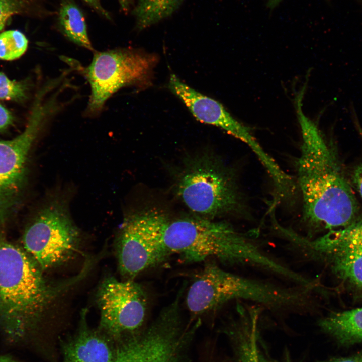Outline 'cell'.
Segmentation results:
<instances>
[{"instance_id":"obj_5","label":"cell","mask_w":362,"mask_h":362,"mask_svg":"<svg viewBox=\"0 0 362 362\" xmlns=\"http://www.w3.org/2000/svg\"><path fill=\"white\" fill-rule=\"evenodd\" d=\"M279 236L302 257L325 265L344 284L362 289V217L316 238L284 226Z\"/></svg>"},{"instance_id":"obj_18","label":"cell","mask_w":362,"mask_h":362,"mask_svg":"<svg viewBox=\"0 0 362 362\" xmlns=\"http://www.w3.org/2000/svg\"><path fill=\"white\" fill-rule=\"evenodd\" d=\"M28 40L18 30H8L0 33V59L14 60L26 52Z\"/></svg>"},{"instance_id":"obj_26","label":"cell","mask_w":362,"mask_h":362,"mask_svg":"<svg viewBox=\"0 0 362 362\" xmlns=\"http://www.w3.org/2000/svg\"><path fill=\"white\" fill-rule=\"evenodd\" d=\"M283 0H267L266 3L267 7L273 10L277 7Z\"/></svg>"},{"instance_id":"obj_21","label":"cell","mask_w":362,"mask_h":362,"mask_svg":"<svg viewBox=\"0 0 362 362\" xmlns=\"http://www.w3.org/2000/svg\"><path fill=\"white\" fill-rule=\"evenodd\" d=\"M13 120L12 113L0 104V132L8 129L13 124Z\"/></svg>"},{"instance_id":"obj_12","label":"cell","mask_w":362,"mask_h":362,"mask_svg":"<svg viewBox=\"0 0 362 362\" xmlns=\"http://www.w3.org/2000/svg\"><path fill=\"white\" fill-rule=\"evenodd\" d=\"M97 300L100 330L116 341L140 331L147 307L146 294L140 284L107 277L98 289Z\"/></svg>"},{"instance_id":"obj_15","label":"cell","mask_w":362,"mask_h":362,"mask_svg":"<svg viewBox=\"0 0 362 362\" xmlns=\"http://www.w3.org/2000/svg\"><path fill=\"white\" fill-rule=\"evenodd\" d=\"M319 326L342 344L362 341V307L333 312L321 319Z\"/></svg>"},{"instance_id":"obj_1","label":"cell","mask_w":362,"mask_h":362,"mask_svg":"<svg viewBox=\"0 0 362 362\" xmlns=\"http://www.w3.org/2000/svg\"><path fill=\"white\" fill-rule=\"evenodd\" d=\"M166 248L185 263L213 258L226 265L251 268L277 276L284 264L257 241L229 223L198 216L168 220L164 231Z\"/></svg>"},{"instance_id":"obj_14","label":"cell","mask_w":362,"mask_h":362,"mask_svg":"<svg viewBox=\"0 0 362 362\" xmlns=\"http://www.w3.org/2000/svg\"><path fill=\"white\" fill-rule=\"evenodd\" d=\"M86 314L83 310L76 332L60 342L62 362H116L117 341L87 326Z\"/></svg>"},{"instance_id":"obj_8","label":"cell","mask_w":362,"mask_h":362,"mask_svg":"<svg viewBox=\"0 0 362 362\" xmlns=\"http://www.w3.org/2000/svg\"><path fill=\"white\" fill-rule=\"evenodd\" d=\"M157 61L155 55L133 48L96 52L81 71L90 87L85 115H98L107 101L123 87L149 84Z\"/></svg>"},{"instance_id":"obj_4","label":"cell","mask_w":362,"mask_h":362,"mask_svg":"<svg viewBox=\"0 0 362 362\" xmlns=\"http://www.w3.org/2000/svg\"><path fill=\"white\" fill-rule=\"evenodd\" d=\"M291 299L288 286L234 274L210 262L196 275L187 291L186 303L191 313L198 315L232 301L249 302L265 310L282 311Z\"/></svg>"},{"instance_id":"obj_16","label":"cell","mask_w":362,"mask_h":362,"mask_svg":"<svg viewBox=\"0 0 362 362\" xmlns=\"http://www.w3.org/2000/svg\"><path fill=\"white\" fill-rule=\"evenodd\" d=\"M57 15L58 28L68 40L88 50L94 51L83 14L72 0H62Z\"/></svg>"},{"instance_id":"obj_25","label":"cell","mask_w":362,"mask_h":362,"mask_svg":"<svg viewBox=\"0 0 362 362\" xmlns=\"http://www.w3.org/2000/svg\"><path fill=\"white\" fill-rule=\"evenodd\" d=\"M121 10L125 13L128 12L131 6L133 0H118Z\"/></svg>"},{"instance_id":"obj_23","label":"cell","mask_w":362,"mask_h":362,"mask_svg":"<svg viewBox=\"0 0 362 362\" xmlns=\"http://www.w3.org/2000/svg\"><path fill=\"white\" fill-rule=\"evenodd\" d=\"M92 8L100 15L108 19H111V16L104 7L102 6L100 0H83Z\"/></svg>"},{"instance_id":"obj_13","label":"cell","mask_w":362,"mask_h":362,"mask_svg":"<svg viewBox=\"0 0 362 362\" xmlns=\"http://www.w3.org/2000/svg\"><path fill=\"white\" fill-rule=\"evenodd\" d=\"M168 88L197 120L218 127L243 141L255 153L269 176L279 175L281 168L258 143L250 129L236 120L221 103L192 88L174 74L170 75Z\"/></svg>"},{"instance_id":"obj_9","label":"cell","mask_w":362,"mask_h":362,"mask_svg":"<svg viewBox=\"0 0 362 362\" xmlns=\"http://www.w3.org/2000/svg\"><path fill=\"white\" fill-rule=\"evenodd\" d=\"M168 218L157 209H145L124 219L116 243L118 267L126 280L158 265L170 255L164 235Z\"/></svg>"},{"instance_id":"obj_24","label":"cell","mask_w":362,"mask_h":362,"mask_svg":"<svg viewBox=\"0 0 362 362\" xmlns=\"http://www.w3.org/2000/svg\"><path fill=\"white\" fill-rule=\"evenodd\" d=\"M325 362H362V353L349 357L333 359Z\"/></svg>"},{"instance_id":"obj_2","label":"cell","mask_w":362,"mask_h":362,"mask_svg":"<svg viewBox=\"0 0 362 362\" xmlns=\"http://www.w3.org/2000/svg\"><path fill=\"white\" fill-rule=\"evenodd\" d=\"M40 269L0 234V330L10 342L29 336L53 299L69 286L50 285Z\"/></svg>"},{"instance_id":"obj_6","label":"cell","mask_w":362,"mask_h":362,"mask_svg":"<svg viewBox=\"0 0 362 362\" xmlns=\"http://www.w3.org/2000/svg\"><path fill=\"white\" fill-rule=\"evenodd\" d=\"M184 204L196 216L212 219L236 209L239 197L230 173L213 156L203 154L186 161L176 183Z\"/></svg>"},{"instance_id":"obj_27","label":"cell","mask_w":362,"mask_h":362,"mask_svg":"<svg viewBox=\"0 0 362 362\" xmlns=\"http://www.w3.org/2000/svg\"><path fill=\"white\" fill-rule=\"evenodd\" d=\"M0 362H18L13 358L8 355H0Z\"/></svg>"},{"instance_id":"obj_17","label":"cell","mask_w":362,"mask_h":362,"mask_svg":"<svg viewBox=\"0 0 362 362\" xmlns=\"http://www.w3.org/2000/svg\"><path fill=\"white\" fill-rule=\"evenodd\" d=\"M185 0H138L132 11L137 30L142 31L171 16Z\"/></svg>"},{"instance_id":"obj_11","label":"cell","mask_w":362,"mask_h":362,"mask_svg":"<svg viewBox=\"0 0 362 362\" xmlns=\"http://www.w3.org/2000/svg\"><path fill=\"white\" fill-rule=\"evenodd\" d=\"M56 113L51 101L37 97L24 131L12 139L0 140V228L20 201L32 145L46 121Z\"/></svg>"},{"instance_id":"obj_19","label":"cell","mask_w":362,"mask_h":362,"mask_svg":"<svg viewBox=\"0 0 362 362\" xmlns=\"http://www.w3.org/2000/svg\"><path fill=\"white\" fill-rule=\"evenodd\" d=\"M29 86L28 80H11L0 72V100L23 101L27 98Z\"/></svg>"},{"instance_id":"obj_22","label":"cell","mask_w":362,"mask_h":362,"mask_svg":"<svg viewBox=\"0 0 362 362\" xmlns=\"http://www.w3.org/2000/svg\"><path fill=\"white\" fill-rule=\"evenodd\" d=\"M351 180L353 186L362 199V163L353 170Z\"/></svg>"},{"instance_id":"obj_7","label":"cell","mask_w":362,"mask_h":362,"mask_svg":"<svg viewBox=\"0 0 362 362\" xmlns=\"http://www.w3.org/2000/svg\"><path fill=\"white\" fill-rule=\"evenodd\" d=\"M179 294L143 331L117 341L116 362H183L200 322L184 326Z\"/></svg>"},{"instance_id":"obj_10","label":"cell","mask_w":362,"mask_h":362,"mask_svg":"<svg viewBox=\"0 0 362 362\" xmlns=\"http://www.w3.org/2000/svg\"><path fill=\"white\" fill-rule=\"evenodd\" d=\"M80 240L78 229L67 206L51 200L26 229L23 243L26 252L41 269L62 264L75 255Z\"/></svg>"},{"instance_id":"obj_20","label":"cell","mask_w":362,"mask_h":362,"mask_svg":"<svg viewBox=\"0 0 362 362\" xmlns=\"http://www.w3.org/2000/svg\"><path fill=\"white\" fill-rule=\"evenodd\" d=\"M36 0H0V31L5 27L10 18L15 14L28 12L32 8L48 11L38 7Z\"/></svg>"},{"instance_id":"obj_3","label":"cell","mask_w":362,"mask_h":362,"mask_svg":"<svg viewBox=\"0 0 362 362\" xmlns=\"http://www.w3.org/2000/svg\"><path fill=\"white\" fill-rule=\"evenodd\" d=\"M296 165L303 219L310 228L337 229L357 218L358 202L331 148L304 141Z\"/></svg>"}]
</instances>
